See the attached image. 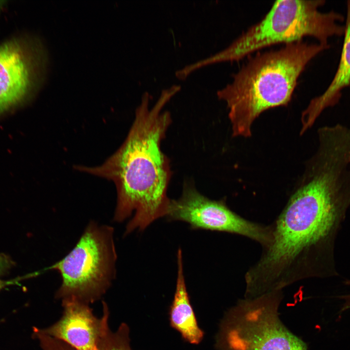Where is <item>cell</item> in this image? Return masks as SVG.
Wrapping results in <instances>:
<instances>
[{"label":"cell","mask_w":350,"mask_h":350,"mask_svg":"<svg viewBox=\"0 0 350 350\" xmlns=\"http://www.w3.org/2000/svg\"><path fill=\"white\" fill-rule=\"evenodd\" d=\"M180 90L174 85L163 89L149 107L147 92L137 108L132 125L119 149L103 164L75 167L79 171L112 180L117 192L114 220L122 222L134 212L125 234L143 230L158 218L166 216L171 199L167 190L172 175L170 160L161 144L172 122L165 105Z\"/></svg>","instance_id":"6da1fadb"},{"label":"cell","mask_w":350,"mask_h":350,"mask_svg":"<svg viewBox=\"0 0 350 350\" xmlns=\"http://www.w3.org/2000/svg\"><path fill=\"white\" fill-rule=\"evenodd\" d=\"M308 171L280 216L266 253L246 275V288L254 293L281 290L282 276L329 235L350 202V175L339 163L322 160Z\"/></svg>","instance_id":"7a4b0ae2"},{"label":"cell","mask_w":350,"mask_h":350,"mask_svg":"<svg viewBox=\"0 0 350 350\" xmlns=\"http://www.w3.org/2000/svg\"><path fill=\"white\" fill-rule=\"evenodd\" d=\"M328 48L301 40L250 58L217 92L229 109L233 136L250 137L253 122L262 112L287 105L307 64Z\"/></svg>","instance_id":"3957f363"},{"label":"cell","mask_w":350,"mask_h":350,"mask_svg":"<svg viewBox=\"0 0 350 350\" xmlns=\"http://www.w3.org/2000/svg\"><path fill=\"white\" fill-rule=\"evenodd\" d=\"M324 2L322 0H276L260 21L224 50L200 60L198 65L237 61L267 47L301 40L305 36L315 38L319 44L329 47L331 37L344 34L345 26L338 23L344 17L334 12L318 11Z\"/></svg>","instance_id":"277c9868"},{"label":"cell","mask_w":350,"mask_h":350,"mask_svg":"<svg viewBox=\"0 0 350 350\" xmlns=\"http://www.w3.org/2000/svg\"><path fill=\"white\" fill-rule=\"evenodd\" d=\"M281 291L240 300L226 313L217 337L220 350H308L280 318Z\"/></svg>","instance_id":"5b68a950"},{"label":"cell","mask_w":350,"mask_h":350,"mask_svg":"<svg viewBox=\"0 0 350 350\" xmlns=\"http://www.w3.org/2000/svg\"><path fill=\"white\" fill-rule=\"evenodd\" d=\"M116 260L113 228L91 222L74 248L50 269L60 273L62 293L94 292L114 276Z\"/></svg>","instance_id":"8992f818"},{"label":"cell","mask_w":350,"mask_h":350,"mask_svg":"<svg viewBox=\"0 0 350 350\" xmlns=\"http://www.w3.org/2000/svg\"><path fill=\"white\" fill-rule=\"evenodd\" d=\"M166 216L189 223L193 228L225 231L243 235L267 246L272 232L249 222L232 211L222 201L210 199L201 194L193 183H184L181 196L171 200Z\"/></svg>","instance_id":"52a82bcc"},{"label":"cell","mask_w":350,"mask_h":350,"mask_svg":"<svg viewBox=\"0 0 350 350\" xmlns=\"http://www.w3.org/2000/svg\"><path fill=\"white\" fill-rule=\"evenodd\" d=\"M47 59L40 42L14 39L0 45V113L35 89L44 78Z\"/></svg>","instance_id":"ba28073f"},{"label":"cell","mask_w":350,"mask_h":350,"mask_svg":"<svg viewBox=\"0 0 350 350\" xmlns=\"http://www.w3.org/2000/svg\"><path fill=\"white\" fill-rule=\"evenodd\" d=\"M72 299L66 304L62 319L49 329L48 333L76 350H100L96 320L88 309Z\"/></svg>","instance_id":"9c48e42d"},{"label":"cell","mask_w":350,"mask_h":350,"mask_svg":"<svg viewBox=\"0 0 350 350\" xmlns=\"http://www.w3.org/2000/svg\"><path fill=\"white\" fill-rule=\"evenodd\" d=\"M344 35L340 59L335 74L324 93L313 98L302 112L301 134L313 125L325 108L332 106L338 102L342 90L350 87V1H348L347 4V18Z\"/></svg>","instance_id":"30bf717a"},{"label":"cell","mask_w":350,"mask_h":350,"mask_svg":"<svg viewBox=\"0 0 350 350\" xmlns=\"http://www.w3.org/2000/svg\"><path fill=\"white\" fill-rule=\"evenodd\" d=\"M177 278L176 290L171 306V323L182 336L192 344H198L202 339L203 332L199 328L190 304L185 285L182 251L177 253Z\"/></svg>","instance_id":"8fae6325"},{"label":"cell","mask_w":350,"mask_h":350,"mask_svg":"<svg viewBox=\"0 0 350 350\" xmlns=\"http://www.w3.org/2000/svg\"><path fill=\"white\" fill-rule=\"evenodd\" d=\"M15 262L8 255L0 253V290L5 285L4 282L1 279L14 265Z\"/></svg>","instance_id":"7c38bea8"},{"label":"cell","mask_w":350,"mask_h":350,"mask_svg":"<svg viewBox=\"0 0 350 350\" xmlns=\"http://www.w3.org/2000/svg\"><path fill=\"white\" fill-rule=\"evenodd\" d=\"M112 350H129L128 349H126L125 348H114L112 349Z\"/></svg>","instance_id":"4fadbf2b"},{"label":"cell","mask_w":350,"mask_h":350,"mask_svg":"<svg viewBox=\"0 0 350 350\" xmlns=\"http://www.w3.org/2000/svg\"></svg>","instance_id":"5bb4252c"}]
</instances>
